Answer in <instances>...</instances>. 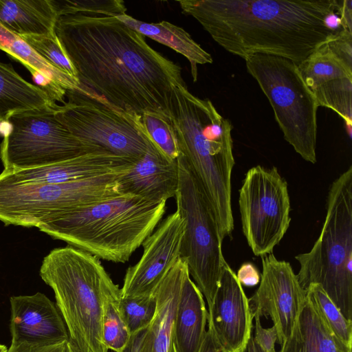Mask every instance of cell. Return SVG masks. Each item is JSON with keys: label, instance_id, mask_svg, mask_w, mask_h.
Here are the masks:
<instances>
[{"label": "cell", "instance_id": "6da1fadb", "mask_svg": "<svg viewBox=\"0 0 352 352\" xmlns=\"http://www.w3.org/2000/svg\"><path fill=\"white\" fill-rule=\"evenodd\" d=\"M55 32L82 90L126 113L170 120L173 88L187 87L182 68L144 36L116 15L91 12L59 16Z\"/></svg>", "mask_w": 352, "mask_h": 352}, {"label": "cell", "instance_id": "7a4b0ae2", "mask_svg": "<svg viewBox=\"0 0 352 352\" xmlns=\"http://www.w3.org/2000/svg\"><path fill=\"white\" fill-rule=\"evenodd\" d=\"M182 12L195 18L227 52L243 58L267 54L298 65L339 33L327 16L340 0H182Z\"/></svg>", "mask_w": 352, "mask_h": 352}, {"label": "cell", "instance_id": "3957f363", "mask_svg": "<svg viewBox=\"0 0 352 352\" xmlns=\"http://www.w3.org/2000/svg\"><path fill=\"white\" fill-rule=\"evenodd\" d=\"M179 155L197 179L216 219L222 239L234 229L231 175L234 159L232 125L208 99H201L187 87L173 88L170 106Z\"/></svg>", "mask_w": 352, "mask_h": 352}, {"label": "cell", "instance_id": "277c9868", "mask_svg": "<svg viewBox=\"0 0 352 352\" xmlns=\"http://www.w3.org/2000/svg\"><path fill=\"white\" fill-rule=\"evenodd\" d=\"M166 201L122 194L56 214L38 228L99 259L124 263L159 225Z\"/></svg>", "mask_w": 352, "mask_h": 352}, {"label": "cell", "instance_id": "5b68a950", "mask_svg": "<svg viewBox=\"0 0 352 352\" xmlns=\"http://www.w3.org/2000/svg\"><path fill=\"white\" fill-rule=\"evenodd\" d=\"M39 274L54 291L70 344L78 352H108L102 340L103 306L119 286L100 259L68 245L44 257Z\"/></svg>", "mask_w": 352, "mask_h": 352}, {"label": "cell", "instance_id": "8992f818", "mask_svg": "<svg viewBox=\"0 0 352 352\" xmlns=\"http://www.w3.org/2000/svg\"><path fill=\"white\" fill-rule=\"evenodd\" d=\"M320 234L309 252L295 258L303 289L320 285L343 316L352 321V166L331 184Z\"/></svg>", "mask_w": 352, "mask_h": 352}, {"label": "cell", "instance_id": "52a82bcc", "mask_svg": "<svg viewBox=\"0 0 352 352\" xmlns=\"http://www.w3.org/2000/svg\"><path fill=\"white\" fill-rule=\"evenodd\" d=\"M245 60L248 72L271 104L285 140L302 159L315 164L319 107L297 65L283 57L261 54Z\"/></svg>", "mask_w": 352, "mask_h": 352}, {"label": "cell", "instance_id": "ba28073f", "mask_svg": "<svg viewBox=\"0 0 352 352\" xmlns=\"http://www.w3.org/2000/svg\"><path fill=\"white\" fill-rule=\"evenodd\" d=\"M177 211L184 222L180 258L188 265L208 309L212 306L226 261L223 239L210 206L197 179L182 155L177 159Z\"/></svg>", "mask_w": 352, "mask_h": 352}, {"label": "cell", "instance_id": "9c48e42d", "mask_svg": "<svg viewBox=\"0 0 352 352\" xmlns=\"http://www.w3.org/2000/svg\"><path fill=\"white\" fill-rule=\"evenodd\" d=\"M122 174L62 184L14 183L0 177V221L38 228L56 214L122 195L118 183Z\"/></svg>", "mask_w": 352, "mask_h": 352}, {"label": "cell", "instance_id": "30bf717a", "mask_svg": "<svg viewBox=\"0 0 352 352\" xmlns=\"http://www.w3.org/2000/svg\"><path fill=\"white\" fill-rule=\"evenodd\" d=\"M56 118L84 144L134 162L146 153L151 141L143 133L140 115H131L82 89L69 90Z\"/></svg>", "mask_w": 352, "mask_h": 352}, {"label": "cell", "instance_id": "8fae6325", "mask_svg": "<svg viewBox=\"0 0 352 352\" xmlns=\"http://www.w3.org/2000/svg\"><path fill=\"white\" fill-rule=\"evenodd\" d=\"M55 107L14 113L4 122L0 148L4 172L41 167L104 151L74 137L56 118Z\"/></svg>", "mask_w": 352, "mask_h": 352}, {"label": "cell", "instance_id": "7c38bea8", "mask_svg": "<svg viewBox=\"0 0 352 352\" xmlns=\"http://www.w3.org/2000/svg\"><path fill=\"white\" fill-rule=\"evenodd\" d=\"M239 204L243 232L254 255L272 253L291 221L287 184L278 169L260 165L249 169Z\"/></svg>", "mask_w": 352, "mask_h": 352}, {"label": "cell", "instance_id": "4fadbf2b", "mask_svg": "<svg viewBox=\"0 0 352 352\" xmlns=\"http://www.w3.org/2000/svg\"><path fill=\"white\" fill-rule=\"evenodd\" d=\"M318 107L336 112L351 137L352 32L342 31L297 65Z\"/></svg>", "mask_w": 352, "mask_h": 352}, {"label": "cell", "instance_id": "5bb4252c", "mask_svg": "<svg viewBox=\"0 0 352 352\" xmlns=\"http://www.w3.org/2000/svg\"><path fill=\"white\" fill-rule=\"evenodd\" d=\"M263 271L259 287L248 298L252 317H270L275 327L279 344L287 338L298 311L306 298L290 263L270 253L261 256Z\"/></svg>", "mask_w": 352, "mask_h": 352}, {"label": "cell", "instance_id": "9a60e30c", "mask_svg": "<svg viewBox=\"0 0 352 352\" xmlns=\"http://www.w3.org/2000/svg\"><path fill=\"white\" fill-rule=\"evenodd\" d=\"M184 233V222L177 210L159 223L142 243L140 259L126 271L120 288L122 298L153 294L180 258Z\"/></svg>", "mask_w": 352, "mask_h": 352}, {"label": "cell", "instance_id": "2e32d148", "mask_svg": "<svg viewBox=\"0 0 352 352\" xmlns=\"http://www.w3.org/2000/svg\"><path fill=\"white\" fill-rule=\"evenodd\" d=\"M208 312V323L225 351L245 352L253 317L242 285L227 263Z\"/></svg>", "mask_w": 352, "mask_h": 352}, {"label": "cell", "instance_id": "e0dca14e", "mask_svg": "<svg viewBox=\"0 0 352 352\" xmlns=\"http://www.w3.org/2000/svg\"><path fill=\"white\" fill-rule=\"evenodd\" d=\"M10 304L11 343L48 346L69 341L56 305L45 294L13 296Z\"/></svg>", "mask_w": 352, "mask_h": 352}, {"label": "cell", "instance_id": "ac0fdd59", "mask_svg": "<svg viewBox=\"0 0 352 352\" xmlns=\"http://www.w3.org/2000/svg\"><path fill=\"white\" fill-rule=\"evenodd\" d=\"M134 162L106 151H98L41 167L3 171L0 177L14 183L62 184L109 174H122L127 172Z\"/></svg>", "mask_w": 352, "mask_h": 352}, {"label": "cell", "instance_id": "d6986e66", "mask_svg": "<svg viewBox=\"0 0 352 352\" xmlns=\"http://www.w3.org/2000/svg\"><path fill=\"white\" fill-rule=\"evenodd\" d=\"M118 183L122 194L167 201L175 197L177 190V161L170 160L151 143L146 154L119 177Z\"/></svg>", "mask_w": 352, "mask_h": 352}, {"label": "cell", "instance_id": "ffe728a7", "mask_svg": "<svg viewBox=\"0 0 352 352\" xmlns=\"http://www.w3.org/2000/svg\"><path fill=\"white\" fill-rule=\"evenodd\" d=\"M188 274L187 263L180 258L155 289L156 311L147 327L142 352H169L177 305Z\"/></svg>", "mask_w": 352, "mask_h": 352}, {"label": "cell", "instance_id": "44dd1931", "mask_svg": "<svg viewBox=\"0 0 352 352\" xmlns=\"http://www.w3.org/2000/svg\"><path fill=\"white\" fill-rule=\"evenodd\" d=\"M0 50L20 61L54 101L64 103L69 90L79 89L78 79L58 70L39 56L23 38L0 25Z\"/></svg>", "mask_w": 352, "mask_h": 352}, {"label": "cell", "instance_id": "7402d4cb", "mask_svg": "<svg viewBox=\"0 0 352 352\" xmlns=\"http://www.w3.org/2000/svg\"><path fill=\"white\" fill-rule=\"evenodd\" d=\"M208 312L204 296L188 274L183 283L173 327L177 352H198L204 339Z\"/></svg>", "mask_w": 352, "mask_h": 352}, {"label": "cell", "instance_id": "603a6c76", "mask_svg": "<svg viewBox=\"0 0 352 352\" xmlns=\"http://www.w3.org/2000/svg\"><path fill=\"white\" fill-rule=\"evenodd\" d=\"M332 332L306 295L289 336L278 352H351Z\"/></svg>", "mask_w": 352, "mask_h": 352}, {"label": "cell", "instance_id": "cb8c5ba5", "mask_svg": "<svg viewBox=\"0 0 352 352\" xmlns=\"http://www.w3.org/2000/svg\"><path fill=\"white\" fill-rule=\"evenodd\" d=\"M52 0H0V25L18 36L56 34Z\"/></svg>", "mask_w": 352, "mask_h": 352}, {"label": "cell", "instance_id": "d4e9b609", "mask_svg": "<svg viewBox=\"0 0 352 352\" xmlns=\"http://www.w3.org/2000/svg\"><path fill=\"white\" fill-rule=\"evenodd\" d=\"M56 105L47 91L24 80L12 65L0 62V124L14 113Z\"/></svg>", "mask_w": 352, "mask_h": 352}, {"label": "cell", "instance_id": "484cf974", "mask_svg": "<svg viewBox=\"0 0 352 352\" xmlns=\"http://www.w3.org/2000/svg\"><path fill=\"white\" fill-rule=\"evenodd\" d=\"M118 19L143 36L165 45L185 56L190 63L193 82L197 80V65L212 63L211 55L204 50L183 28L162 21L146 23L123 14Z\"/></svg>", "mask_w": 352, "mask_h": 352}, {"label": "cell", "instance_id": "4316f807", "mask_svg": "<svg viewBox=\"0 0 352 352\" xmlns=\"http://www.w3.org/2000/svg\"><path fill=\"white\" fill-rule=\"evenodd\" d=\"M120 298L118 287L108 295L103 306L102 340L106 348L114 352H122L131 337L120 309Z\"/></svg>", "mask_w": 352, "mask_h": 352}, {"label": "cell", "instance_id": "83f0119b", "mask_svg": "<svg viewBox=\"0 0 352 352\" xmlns=\"http://www.w3.org/2000/svg\"><path fill=\"white\" fill-rule=\"evenodd\" d=\"M305 291L334 335L352 350V321L343 316L320 285L311 283Z\"/></svg>", "mask_w": 352, "mask_h": 352}, {"label": "cell", "instance_id": "f1b7e54d", "mask_svg": "<svg viewBox=\"0 0 352 352\" xmlns=\"http://www.w3.org/2000/svg\"><path fill=\"white\" fill-rule=\"evenodd\" d=\"M140 127L151 143L166 157L175 160L179 155L175 134L170 120L151 112L140 118Z\"/></svg>", "mask_w": 352, "mask_h": 352}, {"label": "cell", "instance_id": "f546056e", "mask_svg": "<svg viewBox=\"0 0 352 352\" xmlns=\"http://www.w3.org/2000/svg\"><path fill=\"white\" fill-rule=\"evenodd\" d=\"M157 307L153 294L126 297L120 300V309L131 336L147 328L154 318Z\"/></svg>", "mask_w": 352, "mask_h": 352}, {"label": "cell", "instance_id": "4dcf8cb0", "mask_svg": "<svg viewBox=\"0 0 352 352\" xmlns=\"http://www.w3.org/2000/svg\"><path fill=\"white\" fill-rule=\"evenodd\" d=\"M20 37L52 66L77 79L76 72L56 34L24 35Z\"/></svg>", "mask_w": 352, "mask_h": 352}, {"label": "cell", "instance_id": "1f68e13d", "mask_svg": "<svg viewBox=\"0 0 352 352\" xmlns=\"http://www.w3.org/2000/svg\"><path fill=\"white\" fill-rule=\"evenodd\" d=\"M59 16L76 12H91L106 15L125 14L126 8L122 0H52Z\"/></svg>", "mask_w": 352, "mask_h": 352}, {"label": "cell", "instance_id": "d6a6232c", "mask_svg": "<svg viewBox=\"0 0 352 352\" xmlns=\"http://www.w3.org/2000/svg\"><path fill=\"white\" fill-rule=\"evenodd\" d=\"M255 320V342L265 352H276L275 343L278 340L277 331L274 326L270 328H263L261 323L260 317L254 316Z\"/></svg>", "mask_w": 352, "mask_h": 352}, {"label": "cell", "instance_id": "836d02e7", "mask_svg": "<svg viewBox=\"0 0 352 352\" xmlns=\"http://www.w3.org/2000/svg\"><path fill=\"white\" fill-rule=\"evenodd\" d=\"M6 352H71V347L69 341L48 346L11 343Z\"/></svg>", "mask_w": 352, "mask_h": 352}, {"label": "cell", "instance_id": "e575fe53", "mask_svg": "<svg viewBox=\"0 0 352 352\" xmlns=\"http://www.w3.org/2000/svg\"><path fill=\"white\" fill-rule=\"evenodd\" d=\"M236 277L241 285L246 287L256 286L260 283L261 274L251 263H244L239 267Z\"/></svg>", "mask_w": 352, "mask_h": 352}, {"label": "cell", "instance_id": "d590c367", "mask_svg": "<svg viewBox=\"0 0 352 352\" xmlns=\"http://www.w3.org/2000/svg\"><path fill=\"white\" fill-rule=\"evenodd\" d=\"M208 324V330L198 352H226L218 341L212 327Z\"/></svg>", "mask_w": 352, "mask_h": 352}, {"label": "cell", "instance_id": "8d00e7d4", "mask_svg": "<svg viewBox=\"0 0 352 352\" xmlns=\"http://www.w3.org/2000/svg\"><path fill=\"white\" fill-rule=\"evenodd\" d=\"M146 331L147 328L132 335L128 344L122 352H142Z\"/></svg>", "mask_w": 352, "mask_h": 352}, {"label": "cell", "instance_id": "74e56055", "mask_svg": "<svg viewBox=\"0 0 352 352\" xmlns=\"http://www.w3.org/2000/svg\"><path fill=\"white\" fill-rule=\"evenodd\" d=\"M248 352H265L254 341L251 336L247 346Z\"/></svg>", "mask_w": 352, "mask_h": 352}, {"label": "cell", "instance_id": "f35d334b", "mask_svg": "<svg viewBox=\"0 0 352 352\" xmlns=\"http://www.w3.org/2000/svg\"><path fill=\"white\" fill-rule=\"evenodd\" d=\"M8 350V347L4 344L0 343V352H6Z\"/></svg>", "mask_w": 352, "mask_h": 352}, {"label": "cell", "instance_id": "ab89813d", "mask_svg": "<svg viewBox=\"0 0 352 352\" xmlns=\"http://www.w3.org/2000/svg\"><path fill=\"white\" fill-rule=\"evenodd\" d=\"M169 352H177L173 342L172 343Z\"/></svg>", "mask_w": 352, "mask_h": 352}, {"label": "cell", "instance_id": "60d3db41", "mask_svg": "<svg viewBox=\"0 0 352 352\" xmlns=\"http://www.w3.org/2000/svg\"><path fill=\"white\" fill-rule=\"evenodd\" d=\"M71 352H78L76 349L70 344Z\"/></svg>", "mask_w": 352, "mask_h": 352}]
</instances>
